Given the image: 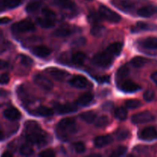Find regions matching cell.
Returning <instances> with one entry per match:
<instances>
[{"instance_id": "1", "label": "cell", "mask_w": 157, "mask_h": 157, "mask_svg": "<svg viewBox=\"0 0 157 157\" xmlns=\"http://www.w3.org/2000/svg\"><path fill=\"white\" fill-rule=\"evenodd\" d=\"M25 137L30 144L43 145L47 142V134L35 121L26 123Z\"/></svg>"}, {"instance_id": "2", "label": "cell", "mask_w": 157, "mask_h": 157, "mask_svg": "<svg viewBox=\"0 0 157 157\" xmlns=\"http://www.w3.org/2000/svg\"><path fill=\"white\" fill-rule=\"evenodd\" d=\"M113 56L110 55L107 51H105L104 52L95 55L92 59V62L96 66L105 68V67H110L112 64L113 61Z\"/></svg>"}, {"instance_id": "3", "label": "cell", "mask_w": 157, "mask_h": 157, "mask_svg": "<svg viewBox=\"0 0 157 157\" xmlns=\"http://www.w3.org/2000/svg\"><path fill=\"white\" fill-rule=\"evenodd\" d=\"M99 13L101 18L110 21V22L117 23L121 20V17L119 14L109 9L105 6H101L99 9Z\"/></svg>"}, {"instance_id": "4", "label": "cell", "mask_w": 157, "mask_h": 157, "mask_svg": "<svg viewBox=\"0 0 157 157\" xmlns=\"http://www.w3.org/2000/svg\"><path fill=\"white\" fill-rule=\"evenodd\" d=\"M12 30L15 33L20 32H29L35 31V26L33 23L29 20H22L15 24L12 25Z\"/></svg>"}, {"instance_id": "5", "label": "cell", "mask_w": 157, "mask_h": 157, "mask_svg": "<svg viewBox=\"0 0 157 157\" xmlns=\"http://www.w3.org/2000/svg\"><path fill=\"white\" fill-rule=\"evenodd\" d=\"M155 120V117L153 113L149 111H144L138 113L136 114L133 115L131 118V121L133 124H147V123L153 122Z\"/></svg>"}, {"instance_id": "6", "label": "cell", "mask_w": 157, "mask_h": 157, "mask_svg": "<svg viewBox=\"0 0 157 157\" xmlns=\"http://www.w3.org/2000/svg\"><path fill=\"white\" fill-rule=\"evenodd\" d=\"M58 128L61 132H66L65 133H73L76 130V122L72 118H65L58 123Z\"/></svg>"}, {"instance_id": "7", "label": "cell", "mask_w": 157, "mask_h": 157, "mask_svg": "<svg viewBox=\"0 0 157 157\" xmlns=\"http://www.w3.org/2000/svg\"><path fill=\"white\" fill-rule=\"evenodd\" d=\"M139 138L142 140L152 141L157 139V129L154 127H148L143 129L139 133Z\"/></svg>"}, {"instance_id": "8", "label": "cell", "mask_w": 157, "mask_h": 157, "mask_svg": "<svg viewBox=\"0 0 157 157\" xmlns=\"http://www.w3.org/2000/svg\"><path fill=\"white\" fill-rule=\"evenodd\" d=\"M34 81H35L37 85L39 86L41 88L44 89V90H50L54 87L53 83L52 82V81L49 80L48 78H46L45 76H44V75H41V74H38V75H35Z\"/></svg>"}, {"instance_id": "9", "label": "cell", "mask_w": 157, "mask_h": 157, "mask_svg": "<svg viewBox=\"0 0 157 157\" xmlns=\"http://www.w3.org/2000/svg\"><path fill=\"white\" fill-rule=\"evenodd\" d=\"M46 72L52 78L57 80V81H62V80L65 79L67 76H69L68 72L64 70L56 68V67H50V68L46 70Z\"/></svg>"}, {"instance_id": "10", "label": "cell", "mask_w": 157, "mask_h": 157, "mask_svg": "<svg viewBox=\"0 0 157 157\" xmlns=\"http://www.w3.org/2000/svg\"><path fill=\"white\" fill-rule=\"evenodd\" d=\"M69 84L75 88L83 89L86 88L89 85V81L85 77L78 75V76H75L71 78L69 81Z\"/></svg>"}, {"instance_id": "11", "label": "cell", "mask_w": 157, "mask_h": 157, "mask_svg": "<svg viewBox=\"0 0 157 157\" xmlns=\"http://www.w3.org/2000/svg\"><path fill=\"white\" fill-rule=\"evenodd\" d=\"M157 30V25L150 23L144 22V21H139L136 23V25L133 28L132 32H145V31H156Z\"/></svg>"}, {"instance_id": "12", "label": "cell", "mask_w": 157, "mask_h": 157, "mask_svg": "<svg viewBox=\"0 0 157 157\" xmlns=\"http://www.w3.org/2000/svg\"><path fill=\"white\" fill-rule=\"evenodd\" d=\"M32 53L38 58H46L52 53V50L48 47L44 45L35 46L32 48Z\"/></svg>"}, {"instance_id": "13", "label": "cell", "mask_w": 157, "mask_h": 157, "mask_svg": "<svg viewBox=\"0 0 157 157\" xmlns=\"http://www.w3.org/2000/svg\"><path fill=\"white\" fill-rule=\"evenodd\" d=\"M121 89L126 93H134L141 89V87L132 81H126L121 84Z\"/></svg>"}, {"instance_id": "14", "label": "cell", "mask_w": 157, "mask_h": 157, "mask_svg": "<svg viewBox=\"0 0 157 157\" xmlns=\"http://www.w3.org/2000/svg\"><path fill=\"white\" fill-rule=\"evenodd\" d=\"M57 113L60 114H67V113H73L77 110V107L74 104H58L55 107Z\"/></svg>"}, {"instance_id": "15", "label": "cell", "mask_w": 157, "mask_h": 157, "mask_svg": "<svg viewBox=\"0 0 157 157\" xmlns=\"http://www.w3.org/2000/svg\"><path fill=\"white\" fill-rule=\"evenodd\" d=\"M113 142V137L110 135H103L99 136L95 138L94 145L96 147L101 148V147H106Z\"/></svg>"}, {"instance_id": "16", "label": "cell", "mask_w": 157, "mask_h": 157, "mask_svg": "<svg viewBox=\"0 0 157 157\" xmlns=\"http://www.w3.org/2000/svg\"><path fill=\"white\" fill-rule=\"evenodd\" d=\"M4 116L9 121H18L21 118V113L15 107H9L4 111Z\"/></svg>"}, {"instance_id": "17", "label": "cell", "mask_w": 157, "mask_h": 157, "mask_svg": "<svg viewBox=\"0 0 157 157\" xmlns=\"http://www.w3.org/2000/svg\"><path fill=\"white\" fill-rule=\"evenodd\" d=\"M111 3L117 8L124 11L130 10L134 6L133 3L129 0H112Z\"/></svg>"}, {"instance_id": "18", "label": "cell", "mask_w": 157, "mask_h": 157, "mask_svg": "<svg viewBox=\"0 0 157 157\" xmlns=\"http://www.w3.org/2000/svg\"><path fill=\"white\" fill-rule=\"evenodd\" d=\"M156 12L157 9L156 7L147 6L140 8L137 11V15L140 17H144V18H149V17H151L152 15H154Z\"/></svg>"}, {"instance_id": "19", "label": "cell", "mask_w": 157, "mask_h": 157, "mask_svg": "<svg viewBox=\"0 0 157 157\" xmlns=\"http://www.w3.org/2000/svg\"><path fill=\"white\" fill-rule=\"evenodd\" d=\"M140 44L144 48L156 50L157 49V38L156 37H149L143 40L140 42Z\"/></svg>"}, {"instance_id": "20", "label": "cell", "mask_w": 157, "mask_h": 157, "mask_svg": "<svg viewBox=\"0 0 157 157\" xmlns=\"http://www.w3.org/2000/svg\"><path fill=\"white\" fill-rule=\"evenodd\" d=\"M123 48V44L120 42H115L113 44H110V45L107 47V52H108L110 55H111L112 56H117L121 54V51Z\"/></svg>"}, {"instance_id": "21", "label": "cell", "mask_w": 157, "mask_h": 157, "mask_svg": "<svg viewBox=\"0 0 157 157\" xmlns=\"http://www.w3.org/2000/svg\"><path fill=\"white\" fill-rule=\"evenodd\" d=\"M94 99V95L91 93H86L81 95L76 101V104L79 106H87L91 103Z\"/></svg>"}, {"instance_id": "22", "label": "cell", "mask_w": 157, "mask_h": 157, "mask_svg": "<svg viewBox=\"0 0 157 157\" xmlns=\"http://www.w3.org/2000/svg\"><path fill=\"white\" fill-rule=\"evenodd\" d=\"M55 6L64 9H73L75 7V3L72 0H53Z\"/></svg>"}, {"instance_id": "23", "label": "cell", "mask_w": 157, "mask_h": 157, "mask_svg": "<svg viewBox=\"0 0 157 157\" xmlns=\"http://www.w3.org/2000/svg\"><path fill=\"white\" fill-rule=\"evenodd\" d=\"M87 55L82 52H77L74 53L71 56V61L73 64L81 65L85 61Z\"/></svg>"}, {"instance_id": "24", "label": "cell", "mask_w": 157, "mask_h": 157, "mask_svg": "<svg viewBox=\"0 0 157 157\" xmlns=\"http://www.w3.org/2000/svg\"><path fill=\"white\" fill-rule=\"evenodd\" d=\"M73 29H71L67 27H61L58 29L54 32V35L58 38H65L70 36L73 33Z\"/></svg>"}, {"instance_id": "25", "label": "cell", "mask_w": 157, "mask_h": 157, "mask_svg": "<svg viewBox=\"0 0 157 157\" xmlns=\"http://www.w3.org/2000/svg\"><path fill=\"white\" fill-rule=\"evenodd\" d=\"M37 24L44 29H51L55 26V23L54 20L48 18H37Z\"/></svg>"}, {"instance_id": "26", "label": "cell", "mask_w": 157, "mask_h": 157, "mask_svg": "<svg viewBox=\"0 0 157 157\" xmlns=\"http://www.w3.org/2000/svg\"><path fill=\"white\" fill-rule=\"evenodd\" d=\"M148 60L147 58H144V57L141 56H136L134 57L133 59L130 61V64L133 67H136V68H140V67H142L145 65L147 63Z\"/></svg>"}, {"instance_id": "27", "label": "cell", "mask_w": 157, "mask_h": 157, "mask_svg": "<svg viewBox=\"0 0 157 157\" xmlns=\"http://www.w3.org/2000/svg\"><path fill=\"white\" fill-rule=\"evenodd\" d=\"M81 119L87 124H92L95 122L97 119V114L94 111H87L81 114Z\"/></svg>"}, {"instance_id": "28", "label": "cell", "mask_w": 157, "mask_h": 157, "mask_svg": "<svg viewBox=\"0 0 157 157\" xmlns=\"http://www.w3.org/2000/svg\"><path fill=\"white\" fill-rule=\"evenodd\" d=\"M36 113L38 114L39 116L44 117H51L54 114L53 110H52L49 107H45V106H40L37 108L36 110Z\"/></svg>"}, {"instance_id": "29", "label": "cell", "mask_w": 157, "mask_h": 157, "mask_svg": "<svg viewBox=\"0 0 157 157\" xmlns=\"http://www.w3.org/2000/svg\"><path fill=\"white\" fill-rule=\"evenodd\" d=\"M41 5V2L39 0H33V1L28 3V5L26 6V12H29V13H32V12H36V11L40 8Z\"/></svg>"}, {"instance_id": "30", "label": "cell", "mask_w": 157, "mask_h": 157, "mask_svg": "<svg viewBox=\"0 0 157 157\" xmlns=\"http://www.w3.org/2000/svg\"><path fill=\"white\" fill-rule=\"evenodd\" d=\"M114 116L119 121H125L127 118V110L124 107H121L117 108L114 112Z\"/></svg>"}, {"instance_id": "31", "label": "cell", "mask_w": 157, "mask_h": 157, "mask_svg": "<svg viewBox=\"0 0 157 157\" xmlns=\"http://www.w3.org/2000/svg\"><path fill=\"white\" fill-rule=\"evenodd\" d=\"M19 152L21 153V155H22V156H29L33 154L34 150L33 148L30 145H29V144H24V145H22L20 147Z\"/></svg>"}, {"instance_id": "32", "label": "cell", "mask_w": 157, "mask_h": 157, "mask_svg": "<svg viewBox=\"0 0 157 157\" xmlns=\"http://www.w3.org/2000/svg\"><path fill=\"white\" fill-rule=\"evenodd\" d=\"M109 118L106 116H101L99 118L96 119L95 121V126L99 128H102V127H105L109 124Z\"/></svg>"}, {"instance_id": "33", "label": "cell", "mask_w": 157, "mask_h": 157, "mask_svg": "<svg viewBox=\"0 0 157 157\" xmlns=\"http://www.w3.org/2000/svg\"><path fill=\"white\" fill-rule=\"evenodd\" d=\"M142 105L140 101L139 100H136V99H132V100H128V101H126L125 103V106L128 109H136L138 107H140V106Z\"/></svg>"}, {"instance_id": "34", "label": "cell", "mask_w": 157, "mask_h": 157, "mask_svg": "<svg viewBox=\"0 0 157 157\" xmlns=\"http://www.w3.org/2000/svg\"><path fill=\"white\" fill-rule=\"evenodd\" d=\"M3 2H4L6 9H12L18 7L21 4V0H3Z\"/></svg>"}, {"instance_id": "35", "label": "cell", "mask_w": 157, "mask_h": 157, "mask_svg": "<svg viewBox=\"0 0 157 157\" xmlns=\"http://www.w3.org/2000/svg\"><path fill=\"white\" fill-rule=\"evenodd\" d=\"M129 74H130V69H129L128 66L124 65L118 69L117 75V78H124L127 77Z\"/></svg>"}, {"instance_id": "36", "label": "cell", "mask_w": 157, "mask_h": 157, "mask_svg": "<svg viewBox=\"0 0 157 157\" xmlns=\"http://www.w3.org/2000/svg\"><path fill=\"white\" fill-rule=\"evenodd\" d=\"M104 30H105V28L103 26L99 25H94L91 29V33L94 36H101L104 34Z\"/></svg>"}, {"instance_id": "37", "label": "cell", "mask_w": 157, "mask_h": 157, "mask_svg": "<svg viewBox=\"0 0 157 157\" xmlns=\"http://www.w3.org/2000/svg\"><path fill=\"white\" fill-rule=\"evenodd\" d=\"M74 150L78 153H83L85 152V145L82 142H76L73 144Z\"/></svg>"}, {"instance_id": "38", "label": "cell", "mask_w": 157, "mask_h": 157, "mask_svg": "<svg viewBox=\"0 0 157 157\" xmlns=\"http://www.w3.org/2000/svg\"><path fill=\"white\" fill-rule=\"evenodd\" d=\"M42 14L44 15V16H45V18H49V19L54 20L56 18V15L55 12L52 9H48V8H44L42 9Z\"/></svg>"}, {"instance_id": "39", "label": "cell", "mask_w": 157, "mask_h": 157, "mask_svg": "<svg viewBox=\"0 0 157 157\" xmlns=\"http://www.w3.org/2000/svg\"><path fill=\"white\" fill-rule=\"evenodd\" d=\"M127 151V148L126 147H120L117 149L114 150L113 153H111L110 156H124Z\"/></svg>"}, {"instance_id": "40", "label": "cell", "mask_w": 157, "mask_h": 157, "mask_svg": "<svg viewBox=\"0 0 157 157\" xmlns=\"http://www.w3.org/2000/svg\"><path fill=\"white\" fill-rule=\"evenodd\" d=\"M101 15H98L97 13H91L88 15L89 22L94 25H98V23L101 21Z\"/></svg>"}, {"instance_id": "41", "label": "cell", "mask_w": 157, "mask_h": 157, "mask_svg": "<svg viewBox=\"0 0 157 157\" xmlns=\"http://www.w3.org/2000/svg\"><path fill=\"white\" fill-rule=\"evenodd\" d=\"M155 98V93L153 90H147L144 92V98L147 102H151Z\"/></svg>"}, {"instance_id": "42", "label": "cell", "mask_w": 157, "mask_h": 157, "mask_svg": "<svg viewBox=\"0 0 157 157\" xmlns=\"http://www.w3.org/2000/svg\"><path fill=\"white\" fill-rule=\"evenodd\" d=\"M130 135V133H129L128 130H121L117 133V138L119 140H126Z\"/></svg>"}, {"instance_id": "43", "label": "cell", "mask_w": 157, "mask_h": 157, "mask_svg": "<svg viewBox=\"0 0 157 157\" xmlns=\"http://www.w3.org/2000/svg\"><path fill=\"white\" fill-rule=\"evenodd\" d=\"M20 61L25 66H29L33 63V61L26 55H20Z\"/></svg>"}, {"instance_id": "44", "label": "cell", "mask_w": 157, "mask_h": 157, "mask_svg": "<svg viewBox=\"0 0 157 157\" xmlns=\"http://www.w3.org/2000/svg\"><path fill=\"white\" fill-rule=\"evenodd\" d=\"M55 153L52 150H46L39 153V156L41 157H54Z\"/></svg>"}, {"instance_id": "45", "label": "cell", "mask_w": 157, "mask_h": 157, "mask_svg": "<svg viewBox=\"0 0 157 157\" xmlns=\"http://www.w3.org/2000/svg\"><path fill=\"white\" fill-rule=\"evenodd\" d=\"M10 81V78L7 74H2L0 75V84H7Z\"/></svg>"}, {"instance_id": "46", "label": "cell", "mask_w": 157, "mask_h": 157, "mask_svg": "<svg viewBox=\"0 0 157 157\" xmlns=\"http://www.w3.org/2000/svg\"><path fill=\"white\" fill-rule=\"evenodd\" d=\"M84 43H85V39L84 38H78V39L75 40L74 41V44H75L77 46L83 45V44H84Z\"/></svg>"}, {"instance_id": "47", "label": "cell", "mask_w": 157, "mask_h": 157, "mask_svg": "<svg viewBox=\"0 0 157 157\" xmlns=\"http://www.w3.org/2000/svg\"><path fill=\"white\" fill-rule=\"evenodd\" d=\"M11 21V18H8V17H2L0 18V25H5L8 24L9 22Z\"/></svg>"}, {"instance_id": "48", "label": "cell", "mask_w": 157, "mask_h": 157, "mask_svg": "<svg viewBox=\"0 0 157 157\" xmlns=\"http://www.w3.org/2000/svg\"><path fill=\"white\" fill-rule=\"evenodd\" d=\"M8 66H9L8 62H6V61H3V60L0 59V70H2V69L6 68Z\"/></svg>"}, {"instance_id": "49", "label": "cell", "mask_w": 157, "mask_h": 157, "mask_svg": "<svg viewBox=\"0 0 157 157\" xmlns=\"http://www.w3.org/2000/svg\"><path fill=\"white\" fill-rule=\"evenodd\" d=\"M151 80L155 83V84H157V71L153 72L151 75Z\"/></svg>"}, {"instance_id": "50", "label": "cell", "mask_w": 157, "mask_h": 157, "mask_svg": "<svg viewBox=\"0 0 157 157\" xmlns=\"http://www.w3.org/2000/svg\"><path fill=\"white\" fill-rule=\"evenodd\" d=\"M6 9V6H5L4 2H3V0H0V12H2Z\"/></svg>"}, {"instance_id": "51", "label": "cell", "mask_w": 157, "mask_h": 157, "mask_svg": "<svg viewBox=\"0 0 157 157\" xmlns=\"http://www.w3.org/2000/svg\"><path fill=\"white\" fill-rule=\"evenodd\" d=\"M2 156H4V157H12V153H8V152H7V153H3Z\"/></svg>"}, {"instance_id": "52", "label": "cell", "mask_w": 157, "mask_h": 157, "mask_svg": "<svg viewBox=\"0 0 157 157\" xmlns=\"http://www.w3.org/2000/svg\"><path fill=\"white\" fill-rule=\"evenodd\" d=\"M2 139H3V133H2V132L0 130V140H2Z\"/></svg>"}, {"instance_id": "53", "label": "cell", "mask_w": 157, "mask_h": 157, "mask_svg": "<svg viewBox=\"0 0 157 157\" xmlns=\"http://www.w3.org/2000/svg\"><path fill=\"white\" fill-rule=\"evenodd\" d=\"M89 1H91V0H89Z\"/></svg>"}]
</instances>
